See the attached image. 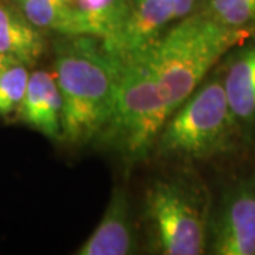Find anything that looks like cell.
I'll list each match as a JSON object with an SVG mask.
<instances>
[{
  "mask_svg": "<svg viewBox=\"0 0 255 255\" xmlns=\"http://www.w3.org/2000/svg\"><path fill=\"white\" fill-rule=\"evenodd\" d=\"M121 60L92 36H61L54 47V77L63 98V139L98 140L110 121Z\"/></svg>",
  "mask_w": 255,
  "mask_h": 255,
  "instance_id": "obj_1",
  "label": "cell"
},
{
  "mask_svg": "<svg viewBox=\"0 0 255 255\" xmlns=\"http://www.w3.org/2000/svg\"><path fill=\"white\" fill-rule=\"evenodd\" d=\"M253 33L254 28L228 27L199 11L146 47L169 112L179 108L221 58Z\"/></svg>",
  "mask_w": 255,
  "mask_h": 255,
  "instance_id": "obj_2",
  "label": "cell"
},
{
  "mask_svg": "<svg viewBox=\"0 0 255 255\" xmlns=\"http://www.w3.org/2000/svg\"><path fill=\"white\" fill-rule=\"evenodd\" d=\"M169 117L149 50L143 48L121 60L114 108L98 142L129 163L143 160Z\"/></svg>",
  "mask_w": 255,
  "mask_h": 255,
  "instance_id": "obj_3",
  "label": "cell"
},
{
  "mask_svg": "<svg viewBox=\"0 0 255 255\" xmlns=\"http://www.w3.org/2000/svg\"><path fill=\"white\" fill-rule=\"evenodd\" d=\"M209 193L204 184L187 174L155 179L143 199L150 253L200 255L207 250L210 224Z\"/></svg>",
  "mask_w": 255,
  "mask_h": 255,
  "instance_id": "obj_4",
  "label": "cell"
},
{
  "mask_svg": "<svg viewBox=\"0 0 255 255\" xmlns=\"http://www.w3.org/2000/svg\"><path fill=\"white\" fill-rule=\"evenodd\" d=\"M238 133L219 70L170 114L155 149L162 157L201 160L224 153Z\"/></svg>",
  "mask_w": 255,
  "mask_h": 255,
  "instance_id": "obj_5",
  "label": "cell"
},
{
  "mask_svg": "<svg viewBox=\"0 0 255 255\" xmlns=\"http://www.w3.org/2000/svg\"><path fill=\"white\" fill-rule=\"evenodd\" d=\"M209 253L255 255V173L231 183L210 216Z\"/></svg>",
  "mask_w": 255,
  "mask_h": 255,
  "instance_id": "obj_6",
  "label": "cell"
},
{
  "mask_svg": "<svg viewBox=\"0 0 255 255\" xmlns=\"http://www.w3.org/2000/svg\"><path fill=\"white\" fill-rule=\"evenodd\" d=\"M197 0H128L127 13L107 50L119 60L152 46L170 27L194 13Z\"/></svg>",
  "mask_w": 255,
  "mask_h": 255,
  "instance_id": "obj_7",
  "label": "cell"
},
{
  "mask_svg": "<svg viewBox=\"0 0 255 255\" xmlns=\"http://www.w3.org/2000/svg\"><path fill=\"white\" fill-rule=\"evenodd\" d=\"M220 70L224 92L238 132L247 135L255 129V37L227 53Z\"/></svg>",
  "mask_w": 255,
  "mask_h": 255,
  "instance_id": "obj_8",
  "label": "cell"
},
{
  "mask_svg": "<svg viewBox=\"0 0 255 255\" xmlns=\"http://www.w3.org/2000/svg\"><path fill=\"white\" fill-rule=\"evenodd\" d=\"M137 250V238L127 191L115 187L104 216L77 255H129Z\"/></svg>",
  "mask_w": 255,
  "mask_h": 255,
  "instance_id": "obj_9",
  "label": "cell"
},
{
  "mask_svg": "<svg viewBox=\"0 0 255 255\" xmlns=\"http://www.w3.org/2000/svg\"><path fill=\"white\" fill-rule=\"evenodd\" d=\"M17 111L26 125L48 139H63V98L54 74L43 70L30 74Z\"/></svg>",
  "mask_w": 255,
  "mask_h": 255,
  "instance_id": "obj_10",
  "label": "cell"
},
{
  "mask_svg": "<svg viewBox=\"0 0 255 255\" xmlns=\"http://www.w3.org/2000/svg\"><path fill=\"white\" fill-rule=\"evenodd\" d=\"M128 0H71V36H92L108 43L121 27Z\"/></svg>",
  "mask_w": 255,
  "mask_h": 255,
  "instance_id": "obj_11",
  "label": "cell"
},
{
  "mask_svg": "<svg viewBox=\"0 0 255 255\" xmlns=\"http://www.w3.org/2000/svg\"><path fill=\"white\" fill-rule=\"evenodd\" d=\"M46 51V40L23 13L0 4V54L24 65L36 64Z\"/></svg>",
  "mask_w": 255,
  "mask_h": 255,
  "instance_id": "obj_12",
  "label": "cell"
},
{
  "mask_svg": "<svg viewBox=\"0 0 255 255\" xmlns=\"http://www.w3.org/2000/svg\"><path fill=\"white\" fill-rule=\"evenodd\" d=\"M203 13L228 27L254 28L255 0H209Z\"/></svg>",
  "mask_w": 255,
  "mask_h": 255,
  "instance_id": "obj_13",
  "label": "cell"
},
{
  "mask_svg": "<svg viewBox=\"0 0 255 255\" xmlns=\"http://www.w3.org/2000/svg\"><path fill=\"white\" fill-rule=\"evenodd\" d=\"M27 65L14 63L0 71V115L18 110L27 88Z\"/></svg>",
  "mask_w": 255,
  "mask_h": 255,
  "instance_id": "obj_14",
  "label": "cell"
},
{
  "mask_svg": "<svg viewBox=\"0 0 255 255\" xmlns=\"http://www.w3.org/2000/svg\"><path fill=\"white\" fill-rule=\"evenodd\" d=\"M41 4H53V6H68L71 4V0H31Z\"/></svg>",
  "mask_w": 255,
  "mask_h": 255,
  "instance_id": "obj_15",
  "label": "cell"
},
{
  "mask_svg": "<svg viewBox=\"0 0 255 255\" xmlns=\"http://www.w3.org/2000/svg\"><path fill=\"white\" fill-rule=\"evenodd\" d=\"M17 63L16 60H13V58H10V57H7V55L4 54H0V71L1 70H4V68H7L9 65H11V64Z\"/></svg>",
  "mask_w": 255,
  "mask_h": 255,
  "instance_id": "obj_16",
  "label": "cell"
}]
</instances>
